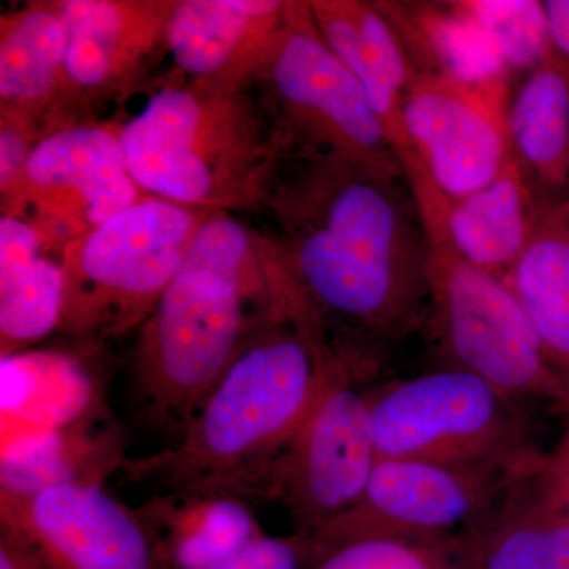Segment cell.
Here are the masks:
<instances>
[{
	"label": "cell",
	"mask_w": 569,
	"mask_h": 569,
	"mask_svg": "<svg viewBox=\"0 0 569 569\" xmlns=\"http://www.w3.org/2000/svg\"><path fill=\"white\" fill-rule=\"evenodd\" d=\"M261 211L329 347L359 377L427 323L429 238L406 171L284 156Z\"/></svg>",
	"instance_id": "1"
},
{
	"label": "cell",
	"mask_w": 569,
	"mask_h": 569,
	"mask_svg": "<svg viewBox=\"0 0 569 569\" xmlns=\"http://www.w3.org/2000/svg\"><path fill=\"white\" fill-rule=\"evenodd\" d=\"M312 318L269 234L211 212L134 346L146 417L179 436L250 337L274 318Z\"/></svg>",
	"instance_id": "2"
},
{
	"label": "cell",
	"mask_w": 569,
	"mask_h": 569,
	"mask_svg": "<svg viewBox=\"0 0 569 569\" xmlns=\"http://www.w3.org/2000/svg\"><path fill=\"white\" fill-rule=\"evenodd\" d=\"M321 329L298 318L261 326L171 447L123 460L127 481L162 492L271 500L277 468L336 358Z\"/></svg>",
	"instance_id": "3"
},
{
	"label": "cell",
	"mask_w": 569,
	"mask_h": 569,
	"mask_svg": "<svg viewBox=\"0 0 569 569\" xmlns=\"http://www.w3.org/2000/svg\"><path fill=\"white\" fill-rule=\"evenodd\" d=\"M119 138L146 197L208 212L261 211L282 160L250 86H164Z\"/></svg>",
	"instance_id": "4"
},
{
	"label": "cell",
	"mask_w": 569,
	"mask_h": 569,
	"mask_svg": "<svg viewBox=\"0 0 569 569\" xmlns=\"http://www.w3.org/2000/svg\"><path fill=\"white\" fill-rule=\"evenodd\" d=\"M209 213L144 197L63 247L59 329L93 343L140 329Z\"/></svg>",
	"instance_id": "5"
},
{
	"label": "cell",
	"mask_w": 569,
	"mask_h": 569,
	"mask_svg": "<svg viewBox=\"0 0 569 569\" xmlns=\"http://www.w3.org/2000/svg\"><path fill=\"white\" fill-rule=\"evenodd\" d=\"M250 88L280 156H340L403 170L365 89L318 31L309 0H290Z\"/></svg>",
	"instance_id": "6"
},
{
	"label": "cell",
	"mask_w": 569,
	"mask_h": 569,
	"mask_svg": "<svg viewBox=\"0 0 569 569\" xmlns=\"http://www.w3.org/2000/svg\"><path fill=\"white\" fill-rule=\"evenodd\" d=\"M367 400L378 459L520 471L545 456L522 400L463 370L388 381Z\"/></svg>",
	"instance_id": "7"
},
{
	"label": "cell",
	"mask_w": 569,
	"mask_h": 569,
	"mask_svg": "<svg viewBox=\"0 0 569 569\" xmlns=\"http://www.w3.org/2000/svg\"><path fill=\"white\" fill-rule=\"evenodd\" d=\"M429 238V317L441 367L463 370L515 399L546 400L569 413V391L550 369L537 332L509 284Z\"/></svg>",
	"instance_id": "8"
},
{
	"label": "cell",
	"mask_w": 569,
	"mask_h": 569,
	"mask_svg": "<svg viewBox=\"0 0 569 569\" xmlns=\"http://www.w3.org/2000/svg\"><path fill=\"white\" fill-rule=\"evenodd\" d=\"M144 197L127 168L119 126L81 121L44 133L20 181L0 200L2 216L31 223L61 254Z\"/></svg>",
	"instance_id": "9"
},
{
	"label": "cell",
	"mask_w": 569,
	"mask_h": 569,
	"mask_svg": "<svg viewBox=\"0 0 569 569\" xmlns=\"http://www.w3.org/2000/svg\"><path fill=\"white\" fill-rule=\"evenodd\" d=\"M509 102V77L463 80L417 73L403 102L413 151L410 186L458 198L493 181L512 160Z\"/></svg>",
	"instance_id": "10"
},
{
	"label": "cell",
	"mask_w": 569,
	"mask_h": 569,
	"mask_svg": "<svg viewBox=\"0 0 569 569\" xmlns=\"http://www.w3.org/2000/svg\"><path fill=\"white\" fill-rule=\"evenodd\" d=\"M362 378L336 356L272 485L295 530L317 533L358 503L378 462Z\"/></svg>",
	"instance_id": "11"
},
{
	"label": "cell",
	"mask_w": 569,
	"mask_h": 569,
	"mask_svg": "<svg viewBox=\"0 0 569 569\" xmlns=\"http://www.w3.org/2000/svg\"><path fill=\"white\" fill-rule=\"evenodd\" d=\"M522 471L378 459L358 503L313 533L317 559L356 539L456 537Z\"/></svg>",
	"instance_id": "12"
},
{
	"label": "cell",
	"mask_w": 569,
	"mask_h": 569,
	"mask_svg": "<svg viewBox=\"0 0 569 569\" xmlns=\"http://www.w3.org/2000/svg\"><path fill=\"white\" fill-rule=\"evenodd\" d=\"M0 527L54 569H168L137 509L102 485H66L32 496L0 492Z\"/></svg>",
	"instance_id": "13"
},
{
	"label": "cell",
	"mask_w": 569,
	"mask_h": 569,
	"mask_svg": "<svg viewBox=\"0 0 569 569\" xmlns=\"http://www.w3.org/2000/svg\"><path fill=\"white\" fill-rule=\"evenodd\" d=\"M174 0H56L67 32L66 74L74 121L132 91L164 47ZM167 48V47H164Z\"/></svg>",
	"instance_id": "14"
},
{
	"label": "cell",
	"mask_w": 569,
	"mask_h": 569,
	"mask_svg": "<svg viewBox=\"0 0 569 569\" xmlns=\"http://www.w3.org/2000/svg\"><path fill=\"white\" fill-rule=\"evenodd\" d=\"M460 535L470 569H569V452L545 455Z\"/></svg>",
	"instance_id": "15"
},
{
	"label": "cell",
	"mask_w": 569,
	"mask_h": 569,
	"mask_svg": "<svg viewBox=\"0 0 569 569\" xmlns=\"http://www.w3.org/2000/svg\"><path fill=\"white\" fill-rule=\"evenodd\" d=\"M283 0H174L164 47L189 81L246 88L282 26Z\"/></svg>",
	"instance_id": "16"
},
{
	"label": "cell",
	"mask_w": 569,
	"mask_h": 569,
	"mask_svg": "<svg viewBox=\"0 0 569 569\" xmlns=\"http://www.w3.org/2000/svg\"><path fill=\"white\" fill-rule=\"evenodd\" d=\"M422 219L437 228L460 258L507 280L537 233L539 211L515 159L481 189L447 198L415 186Z\"/></svg>",
	"instance_id": "17"
},
{
	"label": "cell",
	"mask_w": 569,
	"mask_h": 569,
	"mask_svg": "<svg viewBox=\"0 0 569 569\" xmlns=\"http://www.w3.org/2000/svg\"><path fill=\"white\" fill-rule=\"evenodd\" d=\"M309 6L321 37L365 89L403 171L410 170L403 102L417 70L395 24L378 2L309 0Z\"/></svg>",
	"instance_id": "18"
},
{
	"label": "cell",
	"mask_w": 569,
	"mask_h": 569,
	"mask_svg": "<svg viewBox=\"0 0 569 569\" xmlns=\"http://www.w3.org/2000/svg\"><path fill=\"white\" fill-rule=\"evenodd\" d=\"M67 32L56 0L31 2L0 20V110L41 130L77 122L66 74Z\"/></svg>",
	"instance_id": "19"
},
{
	"label": "cell",
	"mask_w": 569,
	"mask_h": 569,
	"mask_svg": "<svg viewBox=\"0 0 569 569\" xmlns=\"http://www.w3.org/2000/svg\"><path fill=\"white\" fill-rule=\"evenodd\" d=\"M508 132L512 159L529 183L539 217L568 208L569 80L553 48L512 93Z\"/></svg>",
	"instance_id": "20"
},
{
	"label": "cell",
	"mask_w": 569,
	"mask_h": 569,
	"mask_svg": "<svg viewBox=\"0 0 569 569\" xmlns=\"http://www.w3.org/2000/svg\"><path fill=\"white\" fill-rule=\"evenodd\" d=\"M126 443L110 415L62 429L3 432L0 492L32 496L66 485H102L119 473Z\"/></svg>",
	"instance_id": "21"
},
{
	"label": "cell",
	"mask_w": 569,
	"mask_h": 569,
	"mask_svg": "<svg viewBox=\"0 0 569 569\" xmlns=\"http://www.w3.org/2000/svg\"><path fill=\"white\" fill-rule=\"evenodd\" d=\"M138 515L168 569H217L264 531L250 501L220 492H157Z\"/></svg>",
	"instance_id": "22"
},
{
	"label": "cell",
	"mask_w": 569,
	"mask_h": 569,
	"mask_svg": "<svg viewBox=\"0 0 569 569\" xmlns=\"http://www.w3.org/2000/svg\"><path fill=\"white\" fill-rule=\"evenodd\" d=\"M0 373L3 426L62 429L108 415L99 378L67 351L2 356Z\"/></svg>",
	"instance_id": "23"
},
{
	"label": "cell",
	"mask_w": 569,
	"mask_h": 569,
	"mask_svg": "<svg viewBox=\"0 0 569 569\" xmlns=\"http://www.w3.org/2000/svg\"><path fill=\"white\" fill-rule=\"evenodd\" d=\"M39 231L0 217V355L28 350L59 329L63 306L61 258L50 257Z\"/></svg>",
	"instance_id": "24"
},
{
	"label": "cell",
	"mask_w": 569,
	"mask_h": 569,
	"mask_svg": "<svg viewBox=\"0 0 569 569\" xmlns=\"http://www.w3.org/2000/svg\"><path fill=\"white\" fill-rule=\"evenodd\" d=\"M505 282L569 391V206L539 217L537 233Z\"/></svg>",
	"instance_id": "25"
},
{
	"label": "cell",
	"mask_w": 569,
	"mask_h": 569,
	"mask_svg": "<svg viewBox=\"0 0 569 569\" xmlns=\"http://www.w3.org/2000/svg\"><path fill=\"white\" fill-rule=\"evenodd\" d=\"M509 73H529L552 51L548 13L538 0H455Z\"/></svg>",
	"instance_id": "26"
},
{
	"label": "cell",
	"mask_w": 569,
	"mask_h": 569,
	"mask_svg": "<svg viewBox=\"0 0 569 569\" xmlns=\"http://www.w3.org/2000/svg\"><path fill=\"white\" fill-rule=\"evenodd\" d=\"M310 569H470V565L456 535L445 539H356L328 550Z\"/></svg>",
	"instance_id": "27"
},
{
	"label": "cell",
	"mask_w": 569,
	"mask_h": 569,
	"mask_svg": "<svg viewBox=\"0 0 569 569\" xmlns=\"http://www.w3.org/2000/svg\"><path fill=\"white\" fill-rule=\"evenodd\" d=\"M317 560L313 533L263 535L217 569H310Z\"/></svg>",
	"instance_id": "28"
},
{
	"label": "cell",
	"mask_w": 569,
	"mask_h": 569,
	"mask_svg": "<svg viewBox=\"0 0 569 569\" xmlns=\"http://www.w3.org/2000/svg\"><path fill=\"white\" fill-rule=\"evenodd\" d=\"M41 137L43 133L31 119L17 111L0 110V197L20 181Z\"/></svg>",
	"instance_id": "29"
},
{
	"label": "cell",
	"mask_w": 569,
	"mask_h": 569,
	"mask_svg": "<svg viewBox=\"0 0 569 569\" xmlns=\"http://www.w3.org/2000/svg\"><path fill=\"white\" fill-rule=\"evenodd\" d=\"M0 569H54L13 531L0 527Z\"/></svg>",
	"instance_id": "30"
},
{
	"label": "cell",
	"mask_w": 569,
	"mask_h": 569,
	"mask_svg": "<svg viewBox=\"0 0 569 569\" xmlns=\"http://www.w3.org/2000/svg\"><path fill=\"white\" fill-rule=\"evenodd\" d=\"M550 39L560 56L569 80V0H546Z\"/></svg>",
	"instance_id": "31"
},
{
	"label": "cell",
	"mask_w": 569,
	"mask_h": 569,
	"mask_svg": "<svg viewBox=\"0 0 569 569\" xmlns=\"http://www.w3.org/2000/svg\"><path fill=\"white\" fill-rule=\"evenodd\" d=\"M567 447H568V452H569V438L567 440Z\"/></svg>",
	"instance_id": "32"
}]
</instances>
